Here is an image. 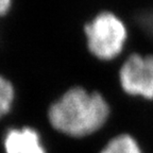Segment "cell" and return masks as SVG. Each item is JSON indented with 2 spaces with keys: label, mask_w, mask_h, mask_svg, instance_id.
<instances>
[{
  "label": "cell",
  "mask_w": 153,
  "mask_h": 153,
  "mask_svg": "<svg viewBox=\"0 0 153 153\" xmlns=\"http://www.w3.org/2000/svg\"><path fill=\"white\" fill-rule=\"evenodd\" d=\"M4 153H47L41 135L31 127L11 129L3 139Z\"/></svg>",
  "instance_id": "277c9868"
},
{
  "label": "cell",
  "mask_w": 153,
  "mask_h": 153,
  "mask_svg": "<svg viewBox=\"0 0 153 153\" xmlns=\"http://www.w3.org/2000/svg\"><path fill=\"white\" fill-rule=\"evenodd\" d=\"M119 82L128 95L153 100V55H130L120 67Z\"/></svg>",
  "instance_id": "3957f363"
},
{
  "label": "cell",
  "mask_w": 153,
  "mask_h": 153,
  "mask_svg": "<svg viewBox=\"0 0 153 153\" xmlns=\"http://www.w3.org/2000/svg\"><path fill=\"white\" fill-rule=\"evenodd\" d=\"M89 52L101 61H112L123 50L128 39L127 26L112 12L97 14L84 27Z\"/></svg>",
  "instance_id": "7a4b0ae2"
},
{
  "label": "cell",
  "mask_w": 153,
  "mask_h": 153,
  "mask_svg": "<svg viewBox=\"0 0 153 153\" xmlns=\"http://www.w3.org/2000/svg\"><path fill=\"white\" fill-rule=\"evenodd\" d=\"M13 0H0V16L5 15L12 7Z\"/></svg>",
  "instance_id": "ba28073f"
},
{
  "label": "cell",
  "mask_w": 153,
  "mask_h": 153,
  "mask_svg": "<svg viewBox=\"0 0 153 153\" xmlns=\"http://www.w3.org/2000/svg\"><path fill=\"white\" fill-rule=\"evenodd\" d=\"M138 24L143 29V31L153 36V11L143 13L138 17Z\"/></svg>",
  "instance_id": "52a82bcc"
},
{
  "label": "cell",
  "mask_w": 153,
  "mask_h": 153,
  "mask_svg": "<svg viewBox=\"0 0 153 153\" xmlns=\"http://www.w3.org/2000/svg\"><path fill=\"white\" fill-rule=\"evenodd\" d=\"M111 108L104 96L81 86L66 91L48 110L51 127L66 136L86 137L106 123Z\"/></svg>",
  "instance_id": "6da1fadb"
},
{
  "label": "cell",
  "mask_w": 153,
  "mask_h": 153,
  "mask_svg": "<svg viewBox=\"0 0 153 153\" xmlns=\"http://www.w3.org/2000/svg\"><path fill=\"white\" fill-rule=\"evenodd\" d=\"M15 101V88L10 80L0 74V118L12 110Z\"/></svg>",
  "instance_id": "8992f818"
},
{
  "label": "cell",
  "mask_w": 153,
  "mask_h": 153,
  "mask_svg": "<svg viewBox=\"0 0 153 153\" xmlns=\"http://www.w3.org/2000/svg\"><path fill=\"white\" fill-rule=\"evenodd\" d=\"M100 153H143L135 137L128 133L113 137Z\"/></svg>",
  "instance_id": "5b68a950"
}]
</instances>
